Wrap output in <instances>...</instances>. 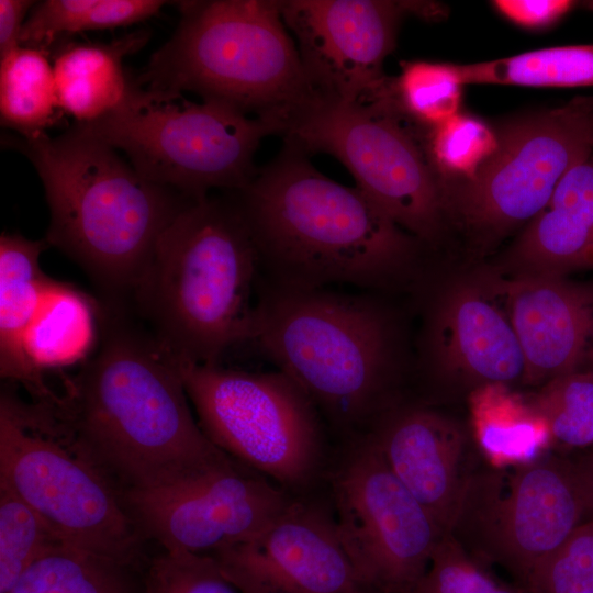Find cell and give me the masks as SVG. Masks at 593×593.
<instances>
[{
	"label": "cell",
	"mask_w": 593,
	"mask_h": 593,
	"mask_svg": "<svg viewBox=\"0 0 593 593\" xmlns=\"http://www.w3.org/2000/svg\"><path fill=\"white\" fill-rule=\"evenodd\" d=\"M103 304L99 345L56 403L122 492L181 479L226 456L189 405L179 361L126 305Z\"/></svg>",
	"instance_id": "obj_1"
},
{
	"label": "cell",
	"mask_w": 593,
	"mask_h": 593,
	"mask_svg": "<svg viewBox=\"0 0 593 593\" xmlns=\"http://www.w3.org/2000/svg\"><path fill=\"white\" fill-rule=\"evenodd\" d=\"M251 235L259 279L293 289L406 281L426 245L360 189L323 175L290 141L233 195Z\"/></svg>",
	"instance_id": "obj_2"
},
{
	"label": "cell",
	"mask_w": 593,
	"mask_h": 593,
	"mask_svg": "<svg viewBox=\"0 0 593 593\" xmlns=\"http://www.w3.org/2000/svg\"><path fill=\"white\" fill-rule=\"evenodd\" d=\"M400 339L394 315L372 294L258 281L251 340L343 440L394 405Z\"/></svg>",
	"instance_id": "obj_3"
},
{
	"label": "cell",
	"mask_w": 593,
	"mask_h": 593,
	"mask_svg": "<svg viewBox=\"0 0 593 593\" xmlns=\"http://www.w3.org/2000/svg\"><path fill=\"white\" fill-rule=\"evenodd\" d=\"M10 144L42 180L47 244L88 275L104 302L126 304L160 233L189 198L144 178L115 148L76 127Z\"/></svg>",
	"instance_id": "obj_4"
},
{
	"label": "cell",
	"mask_w": 593,
	"mask_h": 593,
	"mask_svg": "<svg viewBox=\"0 0 593 593\" xmlns=\"http://www.w3.org/2000/svg\"><path fill=\"white\" fill-rule=\"evenodd\" d=\"M259 281L256 248L234 200L189 199L160 233L131 300L179 361L216 365L251 340Z\"/></svg>",
	"instance_id": "obj_5"
},
{
	"label": "cell",
	"mask_w": 593,
	"mask_h": 593,
	"mask_svg": "<svg viewBox=\"0 0 593 593\" xmlns=\"http://www.w3.org/2000/svg\"><path fill=\"white\" fill-rule=\"evenodd\" d=\"M179 24L135 80L283 123L311 93L277 0L180 1Z\"/></svg>",
	"instance_id": "obj_6"
},
{
	"label": "cell",
	"mask_w": 593,
	"mask_h": 593,
	"mask_svg": "<svg viewBox=\"0 0 593 593\" xmlns=\"http://www.w3.org/2000/svg\"><path fill=\"white\" fill-rule=\"evenodd\" d=\"M13 385L0 393V483L64 541L144 571V539L121 491L59 410L57 393L25 400Z\"/></svg>",
	"instance_id": "obj_7"
},
{
	"label": "cell",
	"mask_w": 593,
	"mask_h": 593,
	"mask_svg": "<svg viewBox=\"0 0 593 593\" xmlns=\"http://www.w3.org/2000/svg\"><path fill=\"white\" fill-rule=\"evenodd\" d=\"M74 127L124 152L144 178L189 199L211 189H244L258 170L254 158L261 141L283 131L278 119L153 92L136 81L114 111Z\"/></svg>",
	"instance_id": "obj_8"
},
{
	"label": "cell",
	"mask_w": 593,
	"mask_h": 593,
	"mask_svg": "<svg viewBox=\"0 0 593 593\" xmlns=\"http://www.w3.org/2000/svg\"><path fill=\"white\" fill-rule=\"evenodd\" d=\"M281 137L338 159L358 189L426 246L449 231L419 131L387 97L346 102L312 92L289 113Z\"/></svg>",
	"instance_id": "obj_9"
},
{
	"label": "cell",
	"mask_w": 593,
	"mask_h": 593,
	"mask_svg": "<svg viewBox=\"0 0 593 593\" xmlns=\"http://www.w3.org/2000/svg\"><path fill=\"white\" fill-rule=\"evenodd\" d=\"M179 369L198 423L215 447L293 496L310 495L327 473L325 423L290 377L186 361Z\"/></svg>",
	"instance_id": "obj_10"
},
{
	"label": "cell",
	"mask_w": 593,
	"mask_h": 593,
	"mask_svg": "<svg viewBox=\"0 0 593 593\" xmlns=\"http://www.w3.org/2000/svg\"><path fill=\"white\" fill-rule=\"evenodd\" d=\"M497 146L479 172L441 184L449 231L484 251L524 228L562 177L593 152V96L518 114L494 126Z\"/></svg>",
	"instance_id": "obj_11"
},
{
	"label": "cell",
	"mask_w": 593,
	"mask_h": 593,
	"mask_svg": "<svg viewBox=\"0 0 593 593\" xmlns=\"http://www.w3.org/2000/svg\"><path fill=\"white\" fill-rule=\"evenodd\" d=\"M593 517V463L544 456L469 474L448 532L468 552L524 585L534 569Z\"/></svg>",
	"instance_id": "obj_12"
},
{
	"label": "cell",
	"mask_w": 593,
	"mask_h": 593,
	"mask_svg": "<svg viewBox=\"0 0 593 593\" xmlns=\"http://www.w3.org/2000/svg\"><path fill=\"white\" fill-rule=\"evenodd\" d=\"M336 528L369 593H414L445 535L366 434L344 439L327 470Z\"/></svg>",
	"instance_id": "obj_13"
},
{
	"label": "cell",
	"mask_w": 593,
	"mask_h": 593,
	"mask_svg": "<svg viewBox=\"0 0 593 593\" xmlns=\"http://www.w3.org/2000/svg\"><path fill=\"white\" fill-rule=\"evenodd\" d=\"M292 494L230 456L165 485L122 492L142 538L164 551L212 555L254 536Z\"/></svg>",
	"instance_id": "obj_14"
},
{
	"label": "cell",
	"mask_w": 593,
	"mask_h": 593,
	"mask_svg": "<svg viewBox=\"0 0 593 593\" xmlns=\"http://www.w3.org/2000/svg\"><path fill=\"white\" fill-rule=\"evenodd\" d=\"M313 93L346 102L362 100L387 79L385 58L393 52L406 16H446L430 1L279 0Z\"/></svg>",
	"instance_id": "obj_15"
},
{
	"label": "cell",
	"mask_w": 593,
	"mask_h": 593,
	"mask_svg": "<svg viewBox=\"0 0 593 593\" xmlns=\"http://www.w3.org/2000/svg\"><path fill=\"white\" fill-rule=\"evenodd\" d=\"M209 556L242 593H369L333 511L311 495L293 497L260 532Z\"/></svg>",
	"instance_id": "obj_16"
},
{
	"label": "cell",
	"mask_w": 593,
	"mask_h": 593,
	"mask_svg": "<svg viewBox=\"0 0 593 593\" xmlns=\"http://www.w3.org/2000/svg\"><path fill=\"white\" fill-rule=\"evenodd\" d=\"M426 313L424 359L436 376L473 389L523 379L524 357L502 279L451 283Z\"/></svg>",
	"instance_id": "obj_17"
},
{
	"label": "cell",
	"mask_w": 593,
	"mask_h": 593,
	"mask_svg": "<svg viewBox=\"0 0 593 593\" xmlns=\"http://www.w3.org/2000/svg\"><path fill=\"white\" fill-rule=\"evenodd\" d=\"M363 433L447 534L469 475L462 467L465 441L459 427L430 409L393 405Z\"/></svg>",
	"instance_id": "obj_18"
},
{
	"label": "cell",
	"mask_w": 593,
	"mask_h": 593,
	"mask_svg": "<svg viewBox=\"0 0 593 593\" xmlns=\"http://www.w3.org/2000/svg\"><path fill=\"white\" fill-rule=\"evenodd\" d=\"M523 357V382L540 384L579 370L593 339V291L566 277L502 279Z\"/></svg>",
	"instance_id": "obj_19"
},
{
	"label": "cell",
	"mask_w": 593,
	"mask_h": 593,
	"mask_svg": "<svg viewBox=\"0 0 593 593\" xmlns=\"http://www.w3.org/2000/svg\"><path fill=\"white\" fill-rule=\"evenodd\" d=\"M49 247L44 239L20 234L0 237V374L5 382L21 384L34 399L55 395L31 366L24 338L51 277L40 265Z\"/></svg>",
	"instance_id": "obj_20"
},
{
	"label": "cell",
	"mask_w": 593,
	"mask_h": 593,
	"mask_svg": "<svg viewBox=\"0 0 593 593\" xmlns=\"http://www.w3.org/2000/svg\"><path fill=\"white\" fill-rule=\"evenodd\" d=\"M147 38L146 32H137L110 44H64L53 61L61 111L71 115L76 124L94 122L114 111L132 82L123 69V58L141 48Z\"/></svg>",
	"instance_id": "obj_21"
},
{
	"label": "cell",
	"mask_w": 593,
	"mask_h": 593,
	"mask_svg": "<svg viewBox=\"0 0 593 593\" xmlns=\"http://www.w3.org/2000/svg\"><path fill=\"white\" fill-rule=\"evenodd\" d=\"M103 304L77 287L47 282L24 338V350L41 377L80 363L97 349Z\"/></svg>",
	"instance_id": "obj_22"
},
{
	"label": "cell",
	"mask_w": 593,
	"mask_h": 593,
	"mask_svg": "<svg viewBox=\"0 0 593 593\" xmlns=\"http://www.w3.org/2000/svg\"><path fill=\"white\" fill-rule=\"evenodd\" d=\"M469 407L478 446L494 469L534 462L544 457L552 444L544 417L507 384L492 383L473 389Z\"/></svg>",
	"instance_id": "obj_23"
},
{
	"label": "cell",
	"mask_w": 593,
	"mask_h": 593,
	"mask_svg": "<svg viewBox=\"0 0 593 593\" xmlns=\"http://www.w3.org/2000/svg\"><path fill=\"white\" fill-rule=\"evenodd\" d=\"M528 228L563 262L593 270V152L562 177Z\"/></svg>",
	"instance_id": "obj_24"
},
{
	"label": "cell",
	"mask_w": 593,
	"mask_h": 593,
	"mask_svg": "<svg viewBox=\"0 0 593 593\" xmlns=\"http://www.w3.org/2000/svg\"><path fill=\"white\" fill-rule=\"evenodd\" d=\"M143 571L59 541L8 593H141Z\"/></svg>",
	"instance_id": "obj_25"
},
{
	"label": "cell",
	"mask_w": 593,
	"mask_h": 593,
	"mask_svg": "<svg viewBox=\"0 0 593 593\" xmlns=\"http://www.w3.org/2000/svg\"><path fill=\"white\" fill-rule=\"evenodd\" d=\"M48 52L18 46L0 58L1 124L22 137L55 125L61 115Z\"/></svg>",
	"instance_id": "obj_26"
},
{
	"label": "cell",
	"mask_w": 593,
	"mask_h": 593,
	"mask_svg": "<svg viewBox=\"0 0 593 593\" xmlns=\"http://www.w3.org/2000/svg\"><path fill=\"white\" fill-rule=\"evenodd\" d=\"M463 85L575 88L593 86V44L534 49L474 64H452Z\"/></svg>",
	"instance_id": "obj_27"
},
{
	"label": "cell",
	"mask_w": 593,
	"mask_h": 593,
	"mask_svg": "<svg viewBox=\"0 0 593 593\" xmlns=\"http://www.w3.org/2000/svg\"><path fill=\"white\" fill-rule=\"evenodd\" d=\"M161 0H45L34 4L20 45L48 52L67 35L127 26L156 15Z\"/></svg>",
	"instance_id": "obj_28"
},
{
	"label": "cell",
	"mask_w": 593,
	"mask_h": 593,
	"mask_svg": "<svg viewBox=\"0 0 593 593\" xmlns=\"http://www.w3.org/2000/svg\"><path fill=\"white\" fill-rule=\"evenodd\" d=\"M383 92L410 123L422 130L459 113L461 85L450 63L403 61L400 74L388 77Z\"/></svg>",
	"instance_id": "obj_29"
},
{
	"label": "cell",
	"mask_w": 593,
	"mask_h": 593,
	"mask_svg": "<svg viewBox=\"0 0 593 593\" xmlns=\"http://www.w3.org/2000/svg\"><path fill=\"white\" fill-rule=\"evenodd\" d=\"M419 135L440 187L473 178L497 146L494 126L460 112Z\"/></svg>",
	"instance_id": "obj_30"
},
{
	"label": "cell",
	"mask_w": 593,
	"mask_h": 593,
	"mask_svg": "<svg viewBox=\"0 0 593 593\" xmlns=\"http://www.w3.org/2000/svg\"><path fill=\"white\" fill-rule=\"evenodd\" d=\"M64 541L18 494L0 483V593H8L49 547Z\"/></svg>",
	"instance_id": "obj_31"
},
{
	"label": "cell",
	"mask_w": 593,
	"mask_h": 593,
	"mask_svg": "<svg viewBox=\"0 0 593 593\" xmlns=\"http://www.w3.org/2000/svg\"><path fill=\"white\" fill-rule=\"evenodd\" d=\"M529 402L547 422L552 441L570 448L593 443V372L557 377Z\"/></svg>",
	"instance_id": "obj_32"
},
{
	"label": "cell",
	"mask_w": 593,
	"mask_h": 593,
	"mask_svg": "<svg viewBox=\"0 0 593 593\" xmlns=\"http://www.w3.org/2000/svg\"><path fill=\"white\" fill-rule=\"evenodd\" d=\"M526 593H593V517L580 524L527 579Z\"/></svg>",
	"instance_id": "obj_33"
},
{
	"label": "cell",
	"mask_w": 593,
	"mask_h": 593,
	"mask_svg": "<svg viewBox=\"0 0 593 593\" xmlns=\"http://www.w3.org/2000/svg\"><path fill=\"white\" fill-rule=\"evenodd\" d=\"M141 593H242L209 555L167 552L147 561Z\"/></svg>",
	"instance_id": "obj_34"
},
{
	"label": "cell",
	"mask_w": 593,
	"mask_h": 593,
	"mask_svg": "<svg viewBox=\"0 0 593 593\" xmlns=\"http://www.w3.org/2000/svg\"><path fill=\"white\" fill-rule=\"evenodd\" d=\"M414 593H526L497 584L449 534L439 540Z\"/></svg>",
	"instance_id": "obj_35"
},
{
	"label": "cell",
	"mask_w": 593,
	"mask_h": 593,
	"mask_svg": "<svg viewBox=\"0 0 593 593\" xmlns=\"http://www.w3.org/2000/svg\"><path fill=\"white\" fill-rule=\"evenodd\" d=\"M491 5L510 22L532 31H542L561 21L578 1L496 0Z\"/></svg>",
	"instance_id": "obj_36"
},
{
	"label": "cell",
	"mask_w": 593,
	"mask_h": 593,
	"mask_svg": "<svg viewBox=\"0 0 593 593\" xmlns=\"http://www.w3.org/2000/svg\"><path fill=\"white\" fill-rule=\"evenodd\" d=\"M33 7L30 0H0V57L21 46L25 16Z\"/></svg>",
	"instance_id": "obj_37"
},
{
	"label": "cell",
	"mask_w": 593,
	"mask_h": 593,
	"mask_svg": "<svg viewBox=\"0 0 593 593\" xmlns=\"http://www.w3.org/2000/svg\"><path fill=\"white\" fill-rule=\"evenodd\" d=\"M579 5L583 7L586 10L593 11V0L581 1Z\"/></svg>",
	"instance_id": "obj_38"
}]
</instances>
